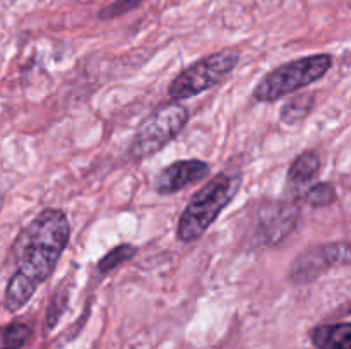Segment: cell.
Here are the masks:
<instances>
[{"label": "cell", "instance_id": "7a4b0ae2", "mask_svg": "<svg viewBox=\"0 0 351 349\" xmlns=\"http://www.w3.org/2000/svg\"><path fill=\"white\" fill-rule=\"evenodd\" d=\"M242 187V174L219 173L209 180L187 204L178 219L177 238L192 243L201 238L218 216L228 207Z\"/></svg>", "mask_w": 351, "mask_h": 349}, {"label": "cell", "instance_id": "9a60e30c", "mask_svg": "<svg viewBox=\"0 0 351 349\" xmlns=\"http://www.w3.org/2000/svg\"><path fill=\"white\" fill-rule=\"evenodd\" d=\"M143 2H146V0H115L112 5L101 9V12H99V19H113V17L123 16V14L137 9Z\"/></svg>", "mask_w": 351, "mask_h": 349}, {"label": "cell", "instance_id": "8992f818", "mask_svg": "<svg viewBox=\"0 0 351 349\" xmlns=\"http://www.w3.org/2000/svg\"><path fill=\"white\" fill-rule=\"evenodd\" d=\"M350 245L346 242L315 245L302 252L290 267V281L298 286L312 283L332 266H348Z\"/></svg>", "mask_w": 351, "mask_h": 349}, {"label": "cell", "instance_id": "4fadbf2b", "mask_svg": "<svg viewBox=\"0 0 351 349\" xmlns=\"http://www.w3.org/2000/svg\"><path fill=\"white\" fill-rule=\"evenodd\" d=\"M304 197L312 207H329V205L335 204L336 198H338V192H336V188L332 187L331 183L321 181V183L308 185L304 190Z\"/></svg>", "mask_w": 351, "mask_h": 349}, {"label": "cell", "instance_id": "8fae6325", "mask_svg": "<svg viewBox=\"0 0 351 349\" xmlns=\"http://www.w3.org/2000/svg\"><path fill=\"white\" fill-rule=\"evenodd\" d=\"M315 105V94L314 92H302V94L293 96L287 105L281 108V122L287 125H293V123L302 122L308 116Z\"/></svg>", "mask_w": 351, "mask_h": 349}, {"label": "cell", "instance_id": "3957f363", "mask_svg": "<svg viewBox=\"0 0 351 349\" xmlns=\"http://www.w3.org/2000/svg\"><path fill=\"white\" fill-rule=\"evenodd\" d=\"M332 67V57L328 53L311 55L287 62L264 75L254 88V99L261 103H273L283 96L297 92L314 82L321 81Z\"/></svg>", "mask_w": 351, "mask_h": 349}, {"label": "cell", "instance_id": "52a82bcc", "mask_svg": "<svg viewBox=\"0 0 351 349\" xmlns=\"http://www.w3.org/2000/svg\"><path fill=\"white\" fill-rule=\"evenodd\" d=\"M257 235L263 243H278L293 231L298 221V207L291 202L276 201L263 205L257 212Z\"/></svg>", "mask_w": 351, "mask_h": 349}, {"label": "cell", "instance_id": "30bf717a", "mask_svg": "<svg viewBox=\"0 0 351 349\" xmlns=\"http://www.w3.org/2000/svg\"><path fill=\"white\" fill-rule=\"evenodd\" d=\"M311 339L315 349H351V325L348 322L317 325Z\"/></svg>", "mask_w": 351, "mask_h": 349}, {"label": "cell", "instance_id": "277c9868", "mask_svg": "<svg viewBox=\"0 0 351 349\" xmlns=\"http://www.w3.org/2000/svg\"><path fill=\"white\" fill-rule=\"evenodd\" d=\"M239 60L240 53L237 50H221L208 55L182 70L168 86V94L175 101L194 98L225 81L235 70Z\"/></svg>", "mask_w": 351, "mask_h": 349}, {"label": "cell", "instance_id": "5bb4252c", "mask_svg": "<svg viewBox=\"0 0 351 349\" xmlns=\"http://www.w3.org/2000/svg\"><path fill=\"white\" fill-rule=\"evenodd\" d=\"M137 253V248L130 243H122V245L115 246L113 250H110L105 257L98 262V270L101 274L112 272L113 269H117L122 263L129 262L130 259H134V255Z\"/></svg>", "mask_w": 351, "mask_h": 349}, {"label": "cell", "instance_id": "ba28073f", "mask_svg": "<svg viewBox=\"0 0 351 349\" xmlns=\"http://www.w3.org/2000/svg\"><path fill=\"white\" fill-rule=\"evenodd\" d=\"M211 166L202 159H178L168 164L153 180V188L160 195H171L189 185L208 177Z\"/></svg>", "mask_w": 351, "mask_h": 349}, {"label": "cell", "instance_id": "5b68a950", "mask_svg": "<svg viewBox=\"0 0 351 349\" xmlns=\"http://www.w3.org/2000/svg\"><path fill=\"white\" fill-rule=\"evenodd\" d=\"M189 122V112L180 103H168L154 109L139 125L132 142L130 156L141 161L167 147Z\"/></svg>", "mask_w": 351, "mask_h": 349}, {"label": "cell", "instance_id": "2e32d148", "mask_svg": "<svg viewBox=\"0 0 351 349\" xmlns=\"http://www.w3.org/2000/svg\"><path fill=\"white\" fill-rule=\"evenodd\" d=\"M0 207H2V197H0Z\"/></svg>", "mask_w": 351, "mask_h": 349}, {"label": "cell", "instance_id": "9c48e42d", "mask_svg": "<svg viewBox=\"0 0 351 349\" xmlns=\"http://www.w3.org/2000/svg\"><path fill=\"white\" fill-rule=\"evenodd\" d=\"M321 170V157L314 151H305L298 154L288 170V187L295 188L297 192H304L312 180L317 177Z\"/></svg>", "mask_w": 351, "mask_h": 349}, {"label": "cell", "instance_id": "7c38bea8", "mask_svg": "<svg viewBox=\"0 0 351 349\" xmlns=\"http://www.w3.org/2000/svg\"><path fill=\"white\" fill-rule=\"evenodd\" d=\"M33 337L29 325L23 322H12L0 327V349H21Z\"/></svg>", "mask_w": 351, "mask_h": 349}, {"label": "cell", "instance_id": "6da1fadb", "mask_svg": "<svg viewBox=\"0 0 351 349\" xmlns=\"http://www.w3.org/2000/svg\"><path fill=\"white\" fill-rule=\"evenodd\" d=\"M71 240V222L60 209H45L19 233L12 246L14 272L3 293V308L17 311L29 303L53 274Z\"/></svg>", "mask_w": 351, "mask_h": 349}]
</instances>
